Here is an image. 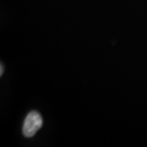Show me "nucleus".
Segmentation results:
<instances>
[{"label":"nucleus","instance_id":"1","mask_svg":"<svg viewBox=\"0 0 147 147\" xmlns=\"http://www.w3.org/2000/svg\"><path fill=\"white\" fill-rule=\"evenodd\" d=\"M42 125V119L37 111H31L27 115L23 125V134L26 137H32L35 135Z\"/></svg>","mask_w":147,"mask_h":147},{"label":"nucleus","instance_id":"2","mask_svg":"<svg viewBox=\"0 0 147 147\" xmlns=\"http://www.w3.org/2000/svg\"><path fill=\"white\" fill-rule=\"evenodd\" d=\"M3 65H1V75L3 74Z\"/></svg>","mask_w":147,"mask_h":147}]
</instances>
